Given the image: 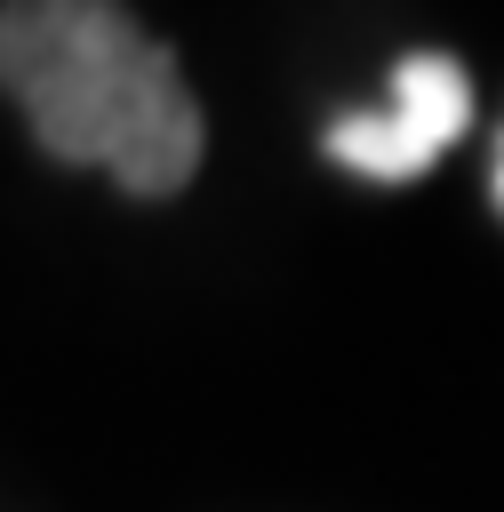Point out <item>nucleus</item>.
Segmentation results:
<instances>
[{"instance_id":"7ed1b4c3","label":"nucleus","mask_w":504,"mask_h":512,"mask_svg":"<svg viewBox=\"0 0 504 512\" xmlns=\"http://www.w3.org/2000/svg\"><path fill=\"white\" fill-rule=\"evenodd\" d=\"M488 192H496V208H504V144H496V176H488Z\"/></svg>"},{"instance_id":"f03ea898","label":"nucleus","mask_w":504,"mask_h":512,"mask_svg":"<svg viewBox=\"0 0 504 512\" xmlns=\"http://www.w3.org/2000/svg\"><path fill=\"white\" fill-rule=\"evenodd\" d=\"M464 120H472L464 64L440 56V48H416V56H400L392 96L376 112H344L328 128V160L352 168V176H376V184H408L464 136Z\"/></svg>"},{"instance_id":"f257e3e1","label":"nucleus","mask_w":504,"mask_h":512,"mask_svg":"<svg viewBox=\"0 0 504 512\" xmlns=\"http://www.w3.org/2000/svg\"><path fill=\"white\" fill-rule=\"evenodd\" d=\"M0 80L32 136L64 168H104L136 200H168L200 168V104L176 56L96 0H16L0 8Z\"/></svg>"}]
</instances>
